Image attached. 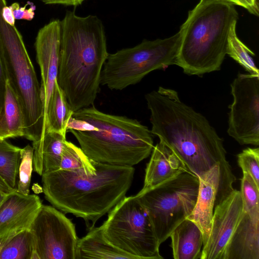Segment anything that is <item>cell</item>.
Returning a JSON list of instances; mask_svg holds the SVG:
<instances>
[{"label": "cell", "instance_id": "cell-14", "mask_svg": "<svg viewBox=\"0 0 259 259\" xmlns=\"http://www.w3.org/2000/svg\"><path fill=\"white\" fill-rule=\"evenodd\" d=\"M62 39V22L54 19L41 28L34 44L41 73V92L45 114L57 81Z\"/></svg>", "mask_w": 259, "mask_h": 259}, {"label": "cell", "instance_id": "cell-12", "mask_svg": "<svg viewBox=\"0 0 259 259\" xmlns=\"http://www.w3.org/2000/svg\"><path fill=\"white\" fill-rule=\"evenodd\" d=\"M198 178L196 202L187 219L194 222L200 229L203 246L209 235L215 203L224 200L234 189L233 184L235 177L228 163L215 165Z\"/></svg>", "mask_w": 259, "mask_h": 259}, {"label": "cell", "instance_id": "cell-13", "mask_svg": "<svg viewBox=\"0 0 259 259\" xmlns=\"http://www.w3.org/2000/svg\"><path fill=\"white\" fill-rule=\"evenodd\" d=\"M243 212L240 191L234 189L214 207L209 235L200 259H225L227 246Z\"/></svg>", "mask_w": 259, "mask_h": 259}, {"label": "cell", "instance_id": "cell-6", "mask_svg": "<svg viewBox=\"0 0 259 259\" xmlns=\"http://www.w3.org/2000/svg\"><path fill=\"white\" fill-rule=\"evenodd\" d=\"M6 0H0V54L7 79L21 102L25 121L24 137L33 142L45 133L40 85L23 37L15 25L3 18Z\"/></svg>", "mask_w": 259, "mask_h": 259}, {"label": "cell", "instance_id": "cell-31", "mask_svg": "<svg viewBox=\"0 0 259 259\" xmlns=\"http://www.w3.org/2000/svg\"><path fill=\"white\" fill-rule=\"evenodd\" d=\"M224 1L233 5L241 6L246 9L250 13L258 16V0H219Z\"/></svg>", "mask_w": 259, "mask_h": 259}, {"label": "cell", "instance_id": "cell-19", "mask_svg": "<svg viewBox=\"0 0 259 259\" xmlns=\"http://www.w3.org/2000/svg\"><path fill=\"white\" fill-rule=\"evenodd\" d=\"M169 237L175 259H200L203 241L199 227L186 219L172 231Z\"/></svg>", "mask_w": 259, "mask_h": 259}, {"label": "cell", "instance_id": "cell-18", "mask_svg": "<svg viewBox=\"0 0 259 259\" xmlns=\"http://www.w3.org/2000/svg\"><path fill=\"white\" fill-rule=\"evenodd\" d=\"M66 135L55 132H46L39 140L32 142L33 167L40 176L60 169Z\"/></svg>", "mask_w": 259, "mask_h": 259}, {"label": "cell", "instance_id": "cell-29", "mask_svg": "<svg viewBox=\"0 0 259 259\" xmlns=\"http://www.w3.org/2000/svg\"><path fill=\"white\" fill-rule=\"evenodd\" d=\"M237 159L242 172L249 174L259 187V148L245 149L237 155Z\"/></svg>", "mask_w": 259, "mask_h": 259}, {"label": "cell", "instance_id": "cell-11", "mask_svg": "<svg viewBox=\"0 0 259 259\" xmlns=\"http://www.w3.org/2000/svg\"><path fill=\"white\" fill-rule=\"evenodd\" d=\"M227 133L241 145H259V76L239 73L231 84Z\"/></svg>", "mask_w": 259, "mask_h": 259}, {"label": "cell", "instance_id": "cell-34", "mask_svg": "<svg viewBox=\"0 0 259 259\" xmlns=\"http://www.w3.org/2000/svg\"><path fill=\"white\" fill-rule=\"evenodd\" d=\"M15 191L16 190L9 188L0 179V206L7 197Z\"/></svg>", "mask_w": 259, "mask_h": 259}, {"label": "cell", "instance_id": "cell-21", "mask_svg": "<svg viewBox=\"0 0 259 259\" xmlns=\"http://www.w3.org/2000/svg\"><path fill=\"white\" fill-rule=\"evenodd\" d=\"M81 258L135 259L110 243L100 226L91 228L85 236L78 239L75 259Z\"/></svg>", "mask_w": 259, "mask_h": 259}, {"label": "cell", "instance_id": "cell-9", "mask_svg": "<svg viewBox=\"0 0 259 259\" xmlns=\"http://www.w3.org/2000/svg\"><path fill=\"white\" fill-rule=\"evenodd\" d=\"M112 245L135 259H162L149 216L135 196H125L100 226Z\"/></svg>", "mask_w": 259, "mask_h": 259}, {"label": "cell", "instance_id": "cell-33", "mask_svg": "<svg viewBox=\"0 0 259 259\" xmlns=\"http://www.w3.org/2000/svg\"><path fill=\"white\" fill-rule=\"evenodd\" d=\"M45 4L62 5L66 6H76L81 5L85 0H40Z\"/></svg>", "mask_w": 259, "mask_h": 259}, {"label": "cell", "instance_id": "cell-32", "mask_svg": "<svg viewBox=\"0 0 259 259\" xmlns=\"http://www.w3.org/2000/svg\"><path fill=\"white\" fill-rule=\"evenodd\" d=\"M7 75L4 69L1 55L0 54V110L3 104L6 89Z\"/></svg>", "mask_w": 259, "mask_h": 259}, {"label": "cell", "instance_id": "cell-4", "mask_svg": "<svg viewBox=\"0 0 259 259\" xmlns=\"http://www.w3.org/2000/svg\"><path fill=\"white\" fill-rule=\"evenodd\" d=\"M80 148L93 161L133 166L151 153L152 134L138 120L110 114L94 105L73 112L67 126Z\"/></svg>", "mask_w": 259, "mask_h": 259}, {"label": "cell", "instance_id": "cell-8", "mask_svg": "<svg viewBox=\"0 0 259 259\" xmlns=\"http://www.w3.org/2000/svg\"><path fill=\"white\" fill-rule=\"evenodd\" d=\"M199 184L198 177L186 170L135 196L146 211L160 245L191 213Z\"/></svg>", "mask_w": 259, "mask_h": 259}, {"label": "cell", "instance_id": "cell-28", "mask_svg": "<svg viewBox=\"0 0 259 259\" xmlns=\"http://www.w3.org/2000/svg\"><path fill=\"white\" fill-rule=\"evenodd\" d=\"M33 156L32 146L28 144L21 148L16 191L24 195L29 194V187L33 170Z\"/></svg>", "mask_w": 259, "mask_h": 259}, {"label": "cell", "instance_id": "cell-22", "mask_svg": "<svg viewBox=\"0 0 259 259\" xmlns=\"http://www.w3.org/2000/svg\"><path fill=\"white\" fill-rule=\"evenodd\" d=\"M73 113L64 91L56 81L45 114V132L66 135Z\"/></svg>", "mask_w": 259, "mask_h": 259}, {"label": "cell", "instance_id": "cell-16", "mask_svg": "<svg viewBox=\"0 0 259 259\" xmlns=\"http://www.w3.org/2000/svg\"><path fill=\"white\" fill-rule=\"evenodd\" d=\"M151 153L145 169L142 190L151 188L183 171L189 170L175 153L160 141L154 146Z\"/></svg>", "mask_w": 259, "mask_h": 259}, {"label": "cell", "instance_id": "cell-17", "mask_svg": "<svg viewBox=\"0 0 259 259\" xmlns=\"http://www.w3.org/2000/svg\"><path fill=\"white\" fill-rule=\"evenodd\" d=\"M225 259H259V223L243 212L227 246Z\"/></svg>", "mask_w": 259, "mask_h": 259}, {"label": "cell", "instance_id": "cell-25", "mask_svg": "<svg viewBox=\"0 0 259 259\" xmlns=\"http://www.w3.org/2000/svg\"><path fill=\"white\" fill-rule=\"evenodd\" d=\"M34 248L29 230L23 231L9 240L0 249V259H33Z\"/></svg>", "mask_w": 259, "mask_h": 259}, {"label": "cell", "instance_id": "cell-15", "mask_svg": "<svg viewBox=\"0 0 259 259\" xmlns=\"http://www.w3.org/2000/svg\"><path fill=\"white\" fill-rule=\"evenodd\" d=\"M36 195L15 191L0 206V249L14 236L29 230L42 205Z\"/></svg>", "mask_w": 259, "mask_h": 259}, {"label": "cell", "instance_id": "cell-7", "mask_svg": "<svg viewBox=\"0 0 259 259\" xmlns=\"http://www.w3.org/2000/svg\"><path fill=\"white\" fill-rule=\"evenodd\" d=\"M182 32L164 39L143 40L140 44L109 54L104 64L101 84L122 90L139 82L150 72L176 65Z\"/></svg>", "mask_w": 259, "mask_h": 259}, {"label": "cell", "instance_id": "cell-3", "mask_svg": "<svg viewBox=\"0 0 259 259\" xmlns=\"http://www.w3.org/2000/svg\"><path fill=\"white\" fill-rule=\"evenodd\" d=\"M95 165L91 175L59 169L41 176L46 199L64 213L91 222L92 228L125 196L135 172L133 166Z\"/></svg>", "mask_w": 259, "mask_h": 259}, {"label": "cell", "instance_id": "cell-2", "mask_svg": "<svg viewBox=\"0 0 259 259\" xmlns=\"http://www.w3.org/2000/svg\"><path fill=\"white\" fill-rule=\"evenodd\" d=\"M62 22L57 82L73 112L94 105L109 53L102 21L67 10Z\"/></svg>", "mask_w": 259, "mask_h": 259}, {"label": "cell", "instance_id": "cell-27", "mask_svg": "<svg viewBox=\"0 0 259 259\" xmlns=\"http://www.w3.org/2000/svg\"><path fill=\"white\" fill-rule=\"evenodd\" d=\"M240 192L243 211L248 214L254 223H258L259 187L257 186L252 177L247 172H243Z\"/></svg>", "mask_w": 259, "mask_h": 259}, {"label": "cell", "instance_id": "cell-10", "mask_svg": "<svg viewBox=\"0 0 259 259\" xmlns=\"http://www.w3.org/2000/svg\"><path fill=\"white\" fill-rule=\"evenodd\" d=\"M29 230L33 259H75L79 238L75 226L55 207L42 204Z\"/></svg>", "mask_w": 259, "mask_h": 259}, {"label": "cell", "instance_id": "cell-36", "mask_svg": "<svg viewBox=\"0 0 259 259\" xmlns=\"http://www.w3.org/2000/svg\"><path fill=\"white\" fill-rule=\"evenodd\" d=\"M4 139H3V138H2L1 137H0V142L2 141L3 140H4Z\"/></svg>", "mask_w": 259, "mask_h": 259}, {"label": "cell", "instance_id": "cell-20", "mask_svg": "<svg viewBox=\"0 0 259 259\" xmlns=\"http://www.w3.org/2000/svg\"><path fill=\"white\" fill-rule=\"evenodd\" d=\"M25 121L20 99L7 79L5 95L0 110V137L8 138L24 137Z\"/></svg>", "mask_w": 259, "mask_h": 259}, {"label": "cell", "instance_id": "cell-26", "mask_svg": "<svg viewBox=\"0 0 259 259\" xmlns=\"http://www.w3.org/2000/svg\"><path fill=\"white\" fill-rule=\"evenodd\" d=\"M236 23L231 28L228 37L227 54L241 65L249 74L259 76V71L252 56L254 53L238 37L236 32Z\"/></svg>", "mask_w": 259, "mask_h": 259}, {"label": "cell", "instance_id": "cell-35", "mask_svg": "<svg viewBox=\"0 0 259 259\" xmlns=\"http://www.w3.org/2000/svg\"><path fill=\"white\" fill-rule=\"evenodd\" d=\"M2 16L4 19L10 25H15V19L13 16L12 9L7 5L2 9Z\"/></svg>", "mask_w": 259, "mask_h": 259}, {"label": "cell", "instance_id": "cell-23", "mask_svg": "<svg viewBox=\"0 0 259 259\" xmlns=\"http://www.w3.org/2000/svg\"><path fill=\"white\" fill-rule=\"evenodd\" d=\"M21 148L6 140L0 142V179L16 190Z\"/></svg>", "mask_w": 259, "mask_h": 259}, {"label": "cell", "instance_id": "cell-5", "mask_svg": "<svg viewBox=\"0 0 259 259\" xmlns=\"http://www.w3.org/2000/svg\"><path fill=\"white\" fill-rule=\"evenodd\" d=\"M238 19L234 5L200 0L180 28L182 41L176 65L189 75L219 70L227 54L231 27Z\"/></svg>", "mask_w": 259, "mask_h": 259}, {"label": "cell", "instance_id": "cell-1", "mask_svg": "<svg viewBox=\"0 0 259 259\" xmlns=\"http://www.w3.org/2000/svg\"><path fill=\"white\" fill-rule=\"evenodd\" d=\"M150 130L198 177L217 164H226L223 139L201 114L180 100L178 93L160 87L145 96Z\"/></svg>", "mask_w": 259, "mask_h": 259}, {"label": "cell", "instance_id": "cell-24", "mask_svg": "<svg viewBox=\"0 0 259 259\" xmlns=\"http://www.w3.org/2000/svg\"><path fill=\"white\" fill-rule=\"evenodd\" d=\"M60 169L86 175H93L96 170L95 162L80 148L67 140L62 153Z\"/></svg>", "mask_w": 259, "mask_h": 259}, {"label": "cell", "instance_id": "cell-30", "mask_svg": "<svg viewBox=\"0 0 259 259\" xmlns=\"http://www.w3.org/2000/svg\"><path fill=\"white\" fill-rule=\"evenodd\" d=\"M28 3L24 7H20L18 3H13L10 8L12 10L13 16L15 20H32L35 15V6L31 3L30 7L27 8Z\"/></svg>", "mask_w": 259, "mask_h": 259}]
</instances>
